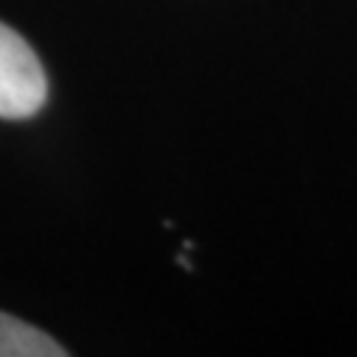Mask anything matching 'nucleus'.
<instances>
[{
    "mask_svg": "<svg viewBox=\"0 0 357 357\" xmlns=\"http://www.w3.org/2000/svg\"><path fill=\"white\" fill-rule=\"evenodd\" d=\"M48 98V77L36 51L0 21V119H27Z\"/></svg>",
    "mask_w": 357,
    "mask_h": 357,
    "instance_id": "obj_1",
    "label": "nucleus"
},
{
    "mask_svg": "<svg viewBox=\"0 0 357 357\" xmlns=\"http://www.w3.org/2000/svg\"><path fill=\"white\" fill-rule=\"evenodd\" d=\"M66 349L48 333L0 312V357H63Z\"/></svg>",
    "mask_w": 357,
    "mask_h": 357,
    "instance_id": "obj_2",
    "label": "nucleus"
}]
</instances>
